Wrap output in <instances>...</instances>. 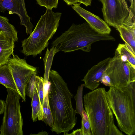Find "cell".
<instances>
[{"mask_svg": "<svg viewBox=\"0 0 135 135\" xmlns=\"http://www.w3.org/2000/svg\"><path fill=\"white\" fill-rule=\"evenodd\" d=\"M48 81L50 82L48 100L53 119L51 129L57 134L63 133L64 135H67L77 122L76 113L71 103L73 95L67 84L56 71L50 70Z\"/></svg>", "mask_w": 135, "mask_h": 135, "instance_id": "6da1fadb", "label": "cell"}, {"mask_svg": "<svg viewBox=\"0 0 135 135\" xmlns=\"http://www.w3.org/2000/svg\"><path fill=\"white\" fill-rule=\"evenodd\" d=\"M108 99L118 126L128 135L135 134V81L126 86H110L107 91Z\"/></svg>", "mask_w": 135, "mask_h": 135, "instance_id": "7a4b0ae2", "label": "cell"}, {"mask_svg": "<svg viewBox=\"0 0 135 135\" xmlns=\"http://www.w3.org/2000/svg\"><path fill=\"white\" fill-rule=\"evenodd\" d=\"M115 40V38L109 34L97 32L85 22L78 25L73 23L67 30L52 42L51 46L59 51L64 52L79 50L89 52L91 44L95 42Z\"/></svg>", "mask_w": 135, "mask_h": 135, "instance_id": "3957f363", "label": "cell"}, {"mask_svg": "<svg viewBox=\"0 0 135 135\" xmlns=\"http://www.w3.org/2000/svg\"><path fill=\"white\" fill-rule=\"evenodd\" d=\"M83 99L92 135H108L110 125L114 121L105 88L95 89L86 94Z\"/></svg>", "mask_w": 135, "mask_h": 135, "instance_id": "277c9868", "label": "cell"}, {"mask_svg": "<svg viewBox=\"0 0 135 135\" xmlns=\"http://www.w3.org/2000/svg\"><path fill=\"white\" fill-rule=\"evenodd\" d=\"M61 14L46 9L29 37L22 41L21 52L26 56H35L40 54L48 46L49 41L56 32Z\"/></svg>", "mask_w": 135, "mask_h": 135, "instance_id": "5b68a950", "label": "cell"}, {"mask_svg": "<svg viewBox=\"0 0 135 135\" xmlns=\"http://www.w3.org/2000/svg\"><path fill=\"white\" fill-rule=\"evenodd\" d=\"M3 116L0 135H23V120L20 110V96L18 92L7 88Z\"/></svg>", "mask_w": 135, "mask_h": 135, "instance_id": "8992f818", "label": "cell"}, {"mask_svg": "<svg viewBox=\"0 0 135 135\" xmlns=\"http://www.w3.org/2000/svg\"><path fill=\"white\" fill-rule=\"evenodd\" d=\"M105 72L110 77L113 87L121 88L135 81V66L116 51Z\"/></svg>", "mask_w": 135, "mask_h": 135, "instance_id": "52a82bcc", "label": "cell"}, {"mask_svg": "<svg viewBox=\"0 0 135 135\" xmlns=\"http://www.w3.org/2000/svg\"><path fill=\"white\" fill-rule=\"evenodd\" d=\"M7 64L13 76L18 92L23 100H26L27 84L36 68L28 64L25 58H20L13 54Z\"/></svg>", "mask_w": 135, "mask_h": 135, "instance_id": "ba28073f", "label": "cell"}, {"mask_svg": "<svg viewBox=\"0 0 135 135\" xmlns=\"http://www.w3.org/2000/svg\"><path fill=\"white\" fill-rule=\"evenodd\" d=\"M102 4V12L104 21L116 28L123 25L129 9L122 0H99Z\"/></svg>", "mask_w": 135, "mask_h": 135, "instance_id": "9c48e42d", "label": "cell"}, {"mask_svg": "<svg viewBox=\"0 0 135 135\" xmlns=\"http://www.w3.org/2000/svg\"><path fill=\"white\" fill-rule=\"evenodd\" d=\"M8 11L9 14H15L19 17L20 24L25 26L27 34L30 35L34 27L26 9L25 0H0V12Z\"/></svg>", "mask_w": 135, "mask_h": 135, "instance_id": "30bf717a", "label": "cell"}, {"mask_svg": "<svg viewBox=\"0 0 135 135\" xmlns=\"http://www.w3.org/2000/svg\"><path fill=\"white\" fill-rule=\"evenodd\" d=\"M112 58L109 57L93 66L89 70L83 79L84 86L93 90L100 84L99 80L108 67Z\"/></svg>", "mask_w": 135, "mask_h": 135, "instance_id": "8fae6325", "label": "cell"}, {"mask_svg": "<svg viewBox=\"0 0 135 135\" xmlns=\"http://www.w3.org/2000/svg\"><path fill=\"white\" fill-rule=\"evenodd\" d=\"M80 4H73V9L96 31L101 34H109L111 30L108 24L99 16L81 7Z\"/></svg>", "mask_w": 135, "mask_h": 135, "instance_id": "7c38bea8", "label": "cell"}, {"mask_svg": "<svg viewBox=\"0 0 135 135\" xmlns=\"http://www.w3.org/2000/svg\"><path fill=\"white\" fill-rule=\"evenodd\" d=\"M15 39L6 32L0 30V66L7 64L13 54Z\"/></svg>", "mask_w": 135, "mask_h": 135, "instance_id": "4fadbf2b", "label": "cell"}, {"mask_svg": "<svg viewBox=\"0 0 135 135\" xmlns=\"http://www.w3.org/2000/svg\"><path fill=\"white\" fill-rule=\"evenodd\" d=\"M116 29L127 48L135 55V28H128L122 25Z\"/></svg>", "mask_w": 135, "mask_h": 135, "instance_id": "5bb4252c", "label": "cell"}, {"mask_svg": "<svg viewBox=\"0 0 135 135\" xmlns=\"http://www.w3.org/2000/svg\"><path fill=\"white\" fill-rule=\"evenodd\" d=\"M31 99L32 118L33 122H36L37 119L43 121L44 114L42 106L41 104L38 89L35 83Z\"/></svg>", "mask_w": 135, "mask_h": 135, "instance_id": "9a60e30c", "label": "cell"}, {"mask_svg": "<svg viewBox=\"0 0 135 135\" xmlns=\"http://www.w3.org/2000/svg\"><path fill=\"white\" fill-rule=\"evenodd\" d=\"M0 84L6 88L18 92L13 76L7 64L0 66Z\"/></svg>", "mask_w": 135, "mask_h": 135, "instance_id": "2e32d148", "label": "cell"}, {"mask_svg": "<svg viewBox=\"0 0 135 135\" xmlns=\"http://www.w3.org/2000/svg\"><path fill=\"white\" fill-rule=\"evenodd\" d=\"M44 97L43 104V121L51 127L53 124V119L49 103L48 90L44 91Z\"/></svg>", "mask_w": 135, "mask_h": 135, "instance_id": "e0dca14e", "label": "cell"}, {"mask_svg": "<svg viewBox=\"0 0 135 135\" xmlns=\"http://www.w3.org/2000/svg\"><path fill=\"white\" fill-rule=\"evenodd\" d=\"M0 30H2L10 34L14 38L15 42L18 41L17 31L15 27L9 22L7 17L0 15Z\"/></svg>", "mask_w": 135, "mask_h": 135, "instance_id": "ac0fdd59", "label": "cell"}, {"mask_svg": "<svg viewBox=\"0 0 135 135\" xmlns=\"http://www.w3.org/2000/svg\"><path fill=\"white\" fill-rule=\"evenodd\" d=\"M115 51L120 55L125 57L130 63L135 66V55L128 49L125 44H119Z\"/></svg>", "mask_w": 135, "mask_h": 135, "instance_id": "d6986e66", "label": "cell"}, {"mask_svg": "<svg viewBox=\"0 0 135 135\" xmlns=\"http://www.w3.org/2000/svg\"><path fill=\"white\" fill-rule=\"evenodd\" d=\"M84 86V84H82L78 87L77 94L74 97L76 103L75 112L79 114L81 118L82 117L83 111L84 110L83 103V91Z\"/></svg>", "mask_w": 135, "mask_h": 135, "instance_id": "ffe728a7", "label": "cell"}, {"mask_svg": "<svg viewBox=\"0 0 135 135\" xmlns=\"http://www.w3.org/2000/svg\"><path fill=\"white\" fill-rule=\"evenodd\" d=\"M129 12L124 20L123 25L128 28H135V2L131 3Z\"/></svg>", "mask_w": 135, "mask_h": 135, "instance_id": "44dd1931", "label": "cell"}, {"mask_svg": "<svg viewBox=\"0 0 135 135\" xmlns=\"http://www.w3.org/2000/svg\"><path fill=\"white\" fill-rule=\"evenodd\" d=\"M36 72L32 75L28 83L26 89V94L30 98L32 99L33 92L34 88L36 81Z\"/></svg>", "mask_w": 135, "mask_h": 135, "instance_id": "7402d4cb", "label": "cell"}, {"mask_svg": "<svg viewBox=\"0 0 135 135\" xmlns=\"http://www.w3.org/2000/svg\"><path fill=\"white\" fill-rule=\"evenodd\" d=\"M38 4L46 9H52L57 7L58 0H36Z\"/></svg>", "mask_w": 135, "mask_h": 135, "instance_id": "603a6c76", "label": "cell"}, {"mask_svg": "<svg viewBox=\"0 0 135 135\" xmlns=\"http://www.w3.org/2000/svg\"><path fill=\"white\" fill-rule=\"evenodd\" d=\"M81 129L83 135H92L91 131L89 120H86L82 118Z\"/></svg>", "mask_w": 135, "mask_h": 135, "instance_id": "cb8c5ba5", "label": "cell"}, {"mask_svg": "<svg viewBox=\"0 0 135 135\" xmlns=\"http://www.w3.org/2000/svg\"><path fill=\"white\" fill-rule=\"evenodd\" d=\"M123 135L124 134L118 129L114 122L111 123L109 126L108 135Z\"/></svg>", "mask_w": 135, "mask_h": 135, "instance_id": "d4e9b609", "label": "cell"}, {"mask_svg": "<svg viewBox=\"0 0 135 135\" xmlns=\"http://www.w3.org/2000/svg\"><path fill=\"white\" fill-rule=\"evenodd\" d=\"M99 81L106 86H112L110 78L105 71L100 79Z\"/></svg>", "mask_w": 135, "mask_h": 135, "instance_id": "484cf974", "label": "cell"}, {"mask_svg": "<svg viewBox=\"0 0 135 135\" xmlns=\"http://www.w3.org/2000/svg\"><path fill=\"white\" fill-rule=\"evenodd\" d=\"M92 0H78V2L83 3L86 6L91 5Z\"/></svg>", "mask_w": 135, "mask_h": 135, "instance_id": "4316f807", "label": "cell"}, {"mask_svg": "<svg viewBox=\"0 0 135 135\" xmlns=\"http://www.w3.org/2000/svg\"><path fill=\"white\" fill-rule=\"evenodd\" d=\"M83 135L81 129H78L73 131V132L70 134H68L67 135Z\"/></svg>", "mask_w": 135, "mask_h": 135, "instance_id": "83f0119b", "label": "cell"}, {"mask_svg": "<svg viewBox=\"0 0 135 135\" xmlns=\"http://www.w3.org/2000/svg\"><path fill=\"white\" fill-rule=\"evenodd\" d=\"M5 102L0 100V115L3 113Z\"/></svg>", "mask_w": 135, "mask_h": 135, "instance_id": "f1b7e54d", "label": "cell"}, {"mask_svg": "<svg viewBox=\"0 0 135 135\" xmlns=\"http://www.w3.org/2000/svg\"><path fill=\"white\" fill-rule=\"evenodd\" d=\"M68 5H71L78 2V0H64Z\"/></svg>", "mask_w": 135, "mask_h": 135, "instance_id": "f546056e", "label": "cell"}, {"mask_svg": "<svg viewBox=\"0 0 135 135\" xmlns=\"http://www.w3.org/2000/svg\"><path fill=\"white\" fill-rule=\"evenodd\" d=\"M36 135H48V133L47 132L45 131H42L41 132H39L37 134H34Z\"/></svg>", "mask_w": 135, "mask_h": 135, "instance_id": "4dcf8cb0", "label": "cell"}, {"mask_svg": "<svg viewBox=\"0 0 135 135\" xmlns=\"http://www.w3.org/2000/svg\"><path fill=\"white\" fill-rule=\"evenodd\" d=\"M123 2H124V3L126 5H127V3H126V1L125 0H122Z\"/></svg>", "mask_w": 135, "mask_h": 135, "instance_id": "1f68e13d", "label": "cell"}]
</instances>
